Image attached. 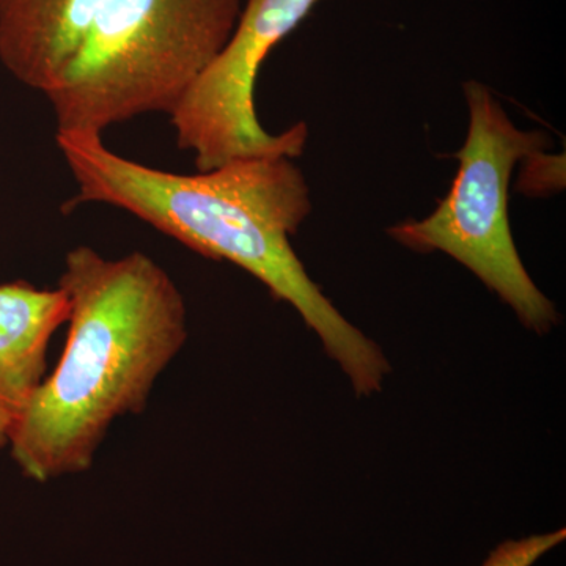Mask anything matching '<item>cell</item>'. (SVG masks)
Masks as SVG:
<instances>
[{
  "label": "cell",
  "mask_w": 566,
  "mask_h": 566,
  "mask_svg": "<svg viewBox=\"0 0 566 566\" xmlns=\"http://www.w3.org/2000/svg\"><path fill=\"white\" fill-rule=\"evenodd\" d=\"M55 144L77 186L74 203L111 205L207 259L243 268L300 312L359 397L381 390L386 354L324 296L290 243L312 212L293 159H237L188 175L123 158L98 134L55 133Z\"/></svg>",
  "instance_id": "1"
},
{
  "label": "cell",
  "mask_w": 566,
  "mask_h": 566,
  "mask_svg": "<svg viewBox=\"0 0 566 566\" xmlns=\"http://www.w3.org/2000/svg\"><path fill=\"white\" fill-rule=\"evenodd\" d=\"M57 289L69 305L65 348L9 446L22 474L39 483L88 471L115 420L144 411L188 340L185 297L147 253L106 259L77 245Z\"/></svg>",
  "instance_id": "2"
},
{
  "label": "cell",
  "mask_w": 566,
  "mask_h": 566,
  "mask_svg": "<svg viewBox=\"0 0 566 566\" xmlns=\"http://www.w3.org/2000/svg\"><path fill=\"white\" fill-rule=\"evenodd\" d=\"M241 0H107L46 93L57 133L98 134L170 114L222 50Z\"/></svg>",
  "instance_id": "3"
},
{
  "label": "cell",
  "mask_w": 566,
  "mask_h": 566,
  "mask_svg": "<svg viewBox=\"0 0 566 566\" xmlns=\"http://www.w3.org/2000/svg\"><path fill=\"white\" fill-rule=\"evenodd\" d=\"M468 136L457 153L452 189L422 221L389 227L387 234L412 252H444L472 271L515 311L524 327L546 334L558 323L554 304L532 281L510 227V180L516 164L542 155L549 137L523 132L485 85L464 84Z\"/></svg>",
  "instance_id": "4"
},
{
  "label": "cell",
  "mask_w": 566,
  "mask_h": 566,
  "mask_svg": "<svg viewBox=\"0 0 566 566\" xmlns=\"http://www.w3.org/2000/svg\"><path fill=\"white\" fill-rule=\"evenodd\" d=\"M322 0H248L222 50L170 112L175 140L191 151L197 172L237 159L300 158L308 126L268 133L259 120L255 85L271 51L303 24Z\"/></svg>",
  "instance_id": "5"
},
{
  "label": "cell",
  "mask_w": 566,
  "mask_h": 566,
  "mask_svg": "<svg viewBox=\"0 0 566 566\" xmlns=\"http://www.w3.org/2000/svg\"><path fill=\"white\" fill-rule=\"evenodd\" d=\"M69 318L59 289L28 282L0 285V449L9 447L46 376L52 335Z\"/></svg>",
  "instance_id": "6"
},
{
  "label": "cell",
  "mask_w": 566,
  "mask_h": 566,
  "mask_svg": "<svg viewBox=\"0 0 566 566\" xmlns=\"http://www.w3.org/2000/svg\"><path fill=\"white\" fill-rule=\"evenodd\" d=\"M107 0H0V63L25 87L50 93Z\"/></svg>",
  "instance_id": "7"
},
{
  "label": "cell",
  "mask_w": 566,
  "mask_h": 566,
  "mask_svg": "<svg viewBox=\"0 0 566 566\" xmlns=\"http://www.w3.org/2000/svg\"><path fill=\"white\" fill-rule=\"evenodd\" d=\"M565 528L549 534L532 535L524 539L501 543L482 566H532L551 549L564 543Z\"/></svg>",
  "instance_id": "8"
}]
</instances>
